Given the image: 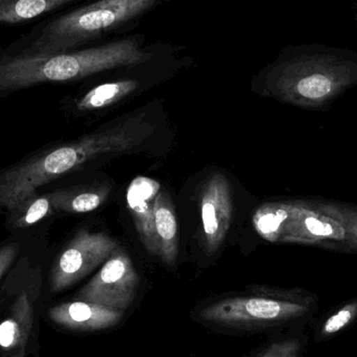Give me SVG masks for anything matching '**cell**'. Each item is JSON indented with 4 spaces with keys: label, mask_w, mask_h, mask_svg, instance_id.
<instances>
[{
    "label": "cell",
    "mask_w": 357,
    "mask_h": 357,
    "mask_svg": "<svg viewBox=\"0 0 357 357\" xmlns=\"http://www.w3.org/2000/svg\"><path fill=\"white\" fill-rule=\"evenodd\" d=\"M106 186H81L59 189L50 192L54 211L66 213H87L98 209L108 197Z\"/></svg>",
    "instance_id": "cell-12"
},
{
    "label": "cell",
    "mask_w": 357,
    "mask_h": 357,
    "mask_svg": "<svg viewBox=\"0 0 357 357\" xmlns=\"http://www.w3.org/2000/svg\"><path fill=\"white\" fill-rule=\"evenodd\" d=\"M6 224L12 229H25L54 213L52 197L33 192L6 210Z\"/></svg>",
    "instance_id": "cell-14"
},
{
    "label": "cell",
    "mask_w": 357,
    "mask_h": 357,
    "mask_svg": "<svg viewBox=\"0 0 357 357\" xmlns=\"http://www.w3.org/2000/svg\"><path fill=\"white\" fill-rule=\"evenodd\" d=\"M33 306L26 291L18 296L10 314L0 323V347L6 351H18L24 357L25 345L33 329Z\"/></svg>",
    "instance_id": "cell-9"
},
{
    "label": "cell",
    "mask_w": 357,
    "mask_h": 357,
    "mask_svg": "<svg viewBox=\"0 0 357 357\" xmlns=\"http://www.w3.org/2000/svg\"><path fill=\"white\" fill-rule=\"evenodd\" d=\"M137 79H121L96 86L77 102V108L83 112L100 110L123 100L139 88Z\"/></svg>",
    "instance_id": "cell-13"
},
{
    "label": "cell",
    "mask_w": 357,
    "mask_h": 357,
    "mask_svg": "<svg viewBox=\"0 0 357 357\" xmlns=\"http://www.w3.org/2000/svg\"><path fill=\"white\" fill-rule=\"evenodd\" d=\"M19 249L20 245L16 243H8L0 247V278L14 262L15 258L18 255Z\"/></svg>",
    "instance_id": "cell-18"
},
{
    "label": "cell",
    "mask_w": 357,
    "mask_h": 357,
    "mask_svg": "<svg viewBox=\"0 0 357 357\" xmlns=\"http://www.w3.org/2000/svg\"><path fill=\"white\" fill-rule=\"evenodd\" d=\"M138 287L139 275L131 258L117 249L100 272L79 291L77 299L125 312L133 304Z\"/></svg>",
    "instance_id": "cell-5"
},
{
    "label": "cell",
    "mask_w": 357,
    "mask_h": 357,
    "mask_svg": "<svg viewBox=\"0 0 357 357\" xmlns=\"http://www.w3.org/2000/svg\"><path fill=\"white\" fill-rule=\"evenodd\" d=\"M160 0H98L50 15L6 46V54H58L79 50L88 42L131 22Z\"/></svg>",
    "instance_id": "cell-2"
},
{
    "label": "cell",
    "mask_w": 357,
    "mask_h": 357,
    "mask_svg": "<svg viewBox=\"0 0 357 357\" xmlns=\"http://www.w3.org/2000/svg\"><path fill=\"white\" fill-rule=\"evenodd\" d=\"M304 349L301 337H289L275 342L260 357H300Z\"/></svg>",
    "instance_id": "cell-17"
},
{
    "label": "cell",
    "mask_w": 357,
    "mask_h": 357,
    "mask_svg": "<svg viewBox=\"0 0 357 357\" xmlns=\"http://www.w3.org/2000/svg\"><path fill=\"white\" fill-rule=\"evenodd\" d=\"M251 296L218 300L201 308L204 324L234 331H262L307 320L318 310V300L302 291L252 287Z\"/></svg>",
    "instance_id": "cell-3"
},
{
    "label": "cell",
    "mask_w": 357,
    "mask_h": 357,
    "mask_svg": "<svg viewBox=\"0 0 357 357\" xmlns=\"http://www.w3.org/2000/svg\"><path fill=\"white\" fill-rule=\"evenodd\" d=\"M154 233L156 256L167 266H173L178 253V222L173 202L165 191H160L156 197Z\"/></svg>",
    "instance_id": "cell-10"
},
{
    "label": "cell",
    "mask_w": 357,
    "mask_h": 357,
    "mask_svg": "<svg viewBox=\"0 0 357 357\" xmlns=\"http://www.w3.org/2000/svg\"><path fill=\"white\" fill-rule=\"evenodd\" d=\"M264 84L287 102H323L357 84V52L320 43L291 46L268 67Z\"/></svg>",
    "instance_id": "cell-1"
},
{
    "label": "cell",
    "mask_w": 357,
    "mask_h": 357,
    "mask_svg": "<svg viewBox=\"0 0 357 357\" xmlns=\"http://www.w3.org/2000/svg\"><path fill=\"white\" fill-rule=\"evenodd\" d=\"M125 312L87 301L67 302L50 308L48 317L70 331H98L114 327Z\"/></svg>",
    "instance_id": "cell-7"
},
{
    "label": "cell",
    "mask_w": 357,
    "mask_h": 357,
    "mask_svg": "<svg viewBox=\"0 0 357 357\" xmlns=\"http://www.w3.org/2000/svg\"><path fill=\"white\" fill-rule=\"evenodd\" d=\"M357 318V300L342 306L323 322L319 331V340H326L341 333Z\"/></svg>",
    "instance_id": "cell-16"
},
{
    "label": "cell",
    "mask_w": 357,
    "mask_h": 357,
    "mask_svg": "<svg viewBox=\"0 0 357 357\" xmlns=\"http://www.w3.org/2000/svg\"><path fill=\"white\" fill-rule=\"evenodd\" d=\"M117 249L116 241L106 233L79 231L54 262L50 277L52 291L60 293L68 289L107 261Z\"/></svg>",
    "instance_id": "cell-4"
},
{
    "label": "cell",
    "mask_w": 357,
    "mask_h": 357,
    "mask_svg": "<svg viewBox=\"0 0 357 357\" xmlns=\"http://www.w3.org/2000/svg\"><path fill=\"white\" fill-rule=\"evenodd\" d=\"M160 188V183L154 178L137 177L132 181L127 190L128 207L131 211L136 230L146 251L155 256L154 210Z\"/></svg>",
    "instance_id": "cell-8"
},
{
    "label": "cell",
    "mask_w": 357,
    "mask_h": 357,
    "mask_svg": "<svg viewBox=\"0 0 357 357\" xmlns=\"http://www.w3.org/2000/svg\"><path fill=\"white\" fill-rule=\"evenodd\" d=\"M305 225L307 227L308 231L314 235H331L333 233V228L325 222H320L314 218H308L305 220Z\"/></svg>",
    "instance_id": "cell-19"
},
{
    "label": "cell",
    "mask_w": 357,
    "mask_h": 357,
    "mask_svg": "<svg viewBox=\"0 0 357 357\" xmlns=\"http://www.w3.org/2000/svg\"><path fill=\"white\" fill-rule=\"evenodd\" d=\"M79 0H0V25H18L67 8Z\"/></svg>",
    "instance_id": "cell-11"
},
{
    "label": "cell",
    "mask_w": 357,
    "mask_h": 357,
    "mask_svg": "<svg viewBox=\"0 0 357 357\" xmlns=\"http://www.w3.org/2000/svg\"><path fill=\"white\" fill-rule=\"evenodd\" d=\"M289 218V210L264 206L254 215L253 222L257 232L268 241H274L283 222Z\"/></svg>",
    "instance_id": "cell-15"
},
{
    "label": "cell",
    "mask_w": 357,
    "mask_h": 357,
    "mask_svg": "<svg viewBox=\"0 0 357 357\" xmlns=\"http://www.w3.org/2000/svg\"><path fill=\"white\" fill-rule=\"evenodd\" d=\"M203 241L206 252L213 255L230 230L233 215L232 193L228 180L222 174L211 176L201 190Z\"/></svg>",
    "instance_id": "cell-6"
},
{
    "label": "cell",
    "mask_w": 357,
    "mask_h": 357,
    "mask_svg": "<svg viewBox=\"0 0 357 357\" xmlns=\"http://www.w3.org/2000/svg\"><path fill=\"white\" fill-rule=\"evenodd\" d=\"M354 20H356L357 24V4L356 6V8H354Z\"/></svg>",
    "instance_id": "cell-20"
}]
</instances>
